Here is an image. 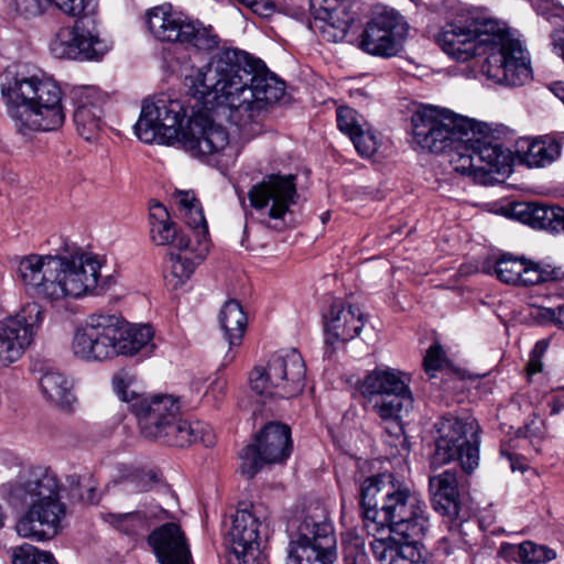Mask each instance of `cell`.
<instances>
[{
	"instance_id": "obj_1",
	"label": "cell",
	"mask_w": 564,
	"mask_h": 564,
	"mask_svg": "<svg viewBox=\"0 0 564 564\" xmlns=\"http://www.w3.org/2000/svg\"><path fill=\"white\" fill-rule=\"evenodd\" d=\"M285 90V83L263 61L236 49L218 54L193 83L199 99L231 107L274 103Z\"/></svg>"
},
{
	"instance_id": "obj_2",
	"label": "cell",
	"mask_w": 564,
	"mask_h": 564,
	"mask_svg": "<svg viewBox=\"0 0 564 564\" xmlns=\"http://www.w3.org/2000/svg\"><path fill=\"white\" fill-rule=\"evenodd\" d=\"M361 503L368 531L376 539L420 541L426 534L425 506L392 474L367 479Z\"/></svg>"
},
{
	"instance_id": "obj_3",
	"label": "cell",
	"mask_w": 564,
	"mask_h": 564,
	"mask_svg": "<svg viewBox=\"0 0 564 564\" xmlns=\"http://www.w3.org/2000/svg\"><path fill=\"white\" fill-rule=\"evenodd\" d=\"M3 100L17 123L34 132H56L65 113L59 84L31 63H15L3 74Z\"/></svg>"
},
{
	"instance_id": "obj_4",
	"label": "cell",
	"mask_w": 564,
	"mask_h": 564,
	"mask_svg": "<svg viewBox=\"0 0 564 564\" xmlns=\"http://www.w3.org/2000/svg\"><path fill=\"white\" fill-rule=\"evenodd\" d=\"M18 273L31 294L48 299L74 298L96 288L102 264L89 254L29 255L21 260Z\"/></svg>"
},
{
	"instance_id": "obj_5",
	"label": "cell",
	"mask_w": 564,
	"mask_h": 564,
	"mask_svg": "<svg viewBox=\"0 0 564 564\" xmlns=\"http://www.w3.org/2000/svg\"><path fill=\"white\" fill-rule=\"evenodd\" d=\"M154 336L151 325L129 323L113 314H95L75 334L73 351L83 361H111L139 353Z\"/></svg>"
},
{
	"instance_id": "obj_6",
	"label": "cell",
	"mask_w": 564,
	"mask_h": 564,
	"mask_svg": "<svg viewBox=\"0 0 564 564\" xmlns=\"http://www.w3.org/2000/svg\"><path fill=\"white\" fill-rule=\"evenodd\" d=\"M417 145L429 154H447L466 145L492 141L498 128L454 113L447 108L422 105L411 119Z\"/></svg>"
},
{
	"instance_id": "obj_7",
	"label": "cell",
	"mask_w": 564,
	"mask_h": 564,
	"mask_svg": "<svg viewBox=\"0 0 564 564\" xmlns=\"http://www.w3.org/2000/svg\"><path fill=\"white\" fill-rule=\"evenodd\" d=\"M507 27L497 19H458L439 32L437 42L452 60L469 62L484 58Z\"/></svg>"
},
{
	"instance_id": "obj_8",
	"label": "cell",
	"mask_w": 564,
	"mask_h": 564,
	"mask_svg": "<svg viewBox=\"0 0 564 564\" xmlns=\"http://www.w3.org/2000/svg\"><path fill=\"white\" fill-rule=\"evenodd\" d=\"M483 59L485 77L497 85L516 89L534 80L533 63L526 41L509 26Z\"/></svg>"
},
{
	"instance_id": "obj_9",
	"label": "cell",
	"mask_w": 564,
	"mask_h": 564,
	"mask_svg": "<svg viewBox=\"0 0 564 564\" xmlns=\"http://www.w3.org/2000/svg\"><path fill=\"white\" fill-rule=\"evenodd\" d=\"M450 165L454 171L483 184L504 183L512 177L516 158L511 149L481 141L452 151Z\"/></svg>"
},
{
	"instance_id": "obj_10",
	"label": "cell",
	"mask_w": 564,
	"mask_h": 564,
	"mask_svg": "<svg viewBox=\"0 0 564 564\" xmlns=\"http://www.w3.org/2000/svg\"><path fill=\"white\" fill-rule=\"evenodd\" d=\"M435 440V461L438 464L459 461L466 474H472L479 468L481 429L473 418H442L435 429Z\"/></svg>"
},
{
	"instance_id": "obj_11",
	"label": "cell",
	"mask_w": 564,
	"mask_h": 564,
	"mask_svg": "<svg viewBox=\"0 0 564 564\" xmlns=\"http://www.w3.org/2000/svg\"><path fill=\"white\" fill-rule=\"evenodd\" d=\"M114 41L101 21L92 16L80 18L73 26L54 36L50 52L54 58L77 62L102 61L113 49Z\"/></svg>"
},
{
	"instance_id": "obj_12",
	"label": "cell",
	"mask_w": 564,
	"mask_h": 564,
	"mask_svg": "<svg viewBox=\"0 0 564 564\" xmlns=\"http://www.w3.org/2000/svg\"><path fill=\"white\" fill-rule=\"evenodd\" d=\"M186 114L180 103L154 97L144 104L135 126L136 136L147 145H173L181 139Z\"/></svg>"
},
{
	"instance_id": "obj_13",
	"label": "cell",
	"mask_w": 564,
	"mask_h": 564,
	"mask_svg": "<svg viewBox=\"0 0 564 564\" xmlns=\"http://www.w3.org/2000/svg\"><path fill=\"white\" fill-rule=\"evenodd\" d=\"M362 394L376 414L385 420H401L414 408V395L396 373L374 371L362 384Z\"/></svg>"
},
{
	"instance_id": "obj_14",
	"label": "cell",
	"mask_w": 564,
	"mask_h": 564,
	"mask_svg": "<svg viewBox=\"0 0 564 564\" xmlns=\"http://www.w3.org/2000/svg\"><path fill=\"white\" fill-rule=\"evenodd\" d=\"M336 537L328 518L314 515L303 520L288 548L287 562L297 564L333 563Z\"/></svg>"
},
{
	"instance_id": "obj_15",
	"label": "cell",
	"mask_w": 564,
	"mask_h": 564,
	"mask_svg": "<svg viewBox=\"0 0 564 564\" xmlns=\"http://www.w3.org/2000/svg\"><path fill=\"white\" fill-rule=\"evenodd\" d=\"M147 23L153 35L162 41L192 43L200 48H212L218 41L199 21L170 4L151 8Z\"/></svg>"
},
{
	"instance_id": "obj_16",
	"label": "cell",
	"mask_w": 564,
	"mask_h": 564,
	"mask_svg": "<svg viewBox=\"0 0 564 564\" xmlns=\"http://www.w3.org/2000/svg\"><path fill=\"white\" fill-rule=\"evenodd\" d=\"M409 29L407 20L395 9L378 8L362 32L360 48L374 57H395L404 49Z\"/></svg>"
},
{
	"instance_id": "obj_17",
	"label": "cell",
	"mask_w": 564,
	"mask_h": 564,
	"mask_svg": "<svg viewBox=\"0 0 564 564\" xmlns=\"http://www.w3.org/2000/svg\"><path fill=\"white\" fill-rule=\"evenodd\" d=\"M43 314L37 303H29L14 316L0 321V367L23 359L36 339Z\"/></svg>"
},
{
	"instance_id": "obj_18",
	"label": "cell",
	"mask_w": 564,
	"mask_h": 564,
	"mask_svg": "<svg viewBox=\"0 0 564 564\" xmlns=\"http://www.w3.org/2000/svg\"><path fill=\"white\" fill-rule=\"evenodd\" d=\"M266 396L282 399L298 397L306 385L307 366L295 349H282L264 367Z\"/></svg>"
},
{
	"instance_id": "obj_19",
	"label": "cell",
	"mask_w": 564,
	"mask_h": 564,
	"mask_svg": "<svg viewBox=\"0 0 564 564\" xmlns=\"http://www.w3.org/2000/svg\"><path fill=\"white\" fill-rule=\"evenodd\" d=\"M297 192L294 176L274 173L255 184L248 192V201L254 210H268L269 218L278 221L294 206Z\"/></svg>"
},
{
	"instance_id": "obj_20",
	"label": "cell",
	"mask_w": 564,
	"mask_h": 564,
	"mask_svg": "<svg viewBox=\"0 0 564 564\" xmlns=\"http://www.w3.org/2000/svg\"><path fill=\"white\" fill-rule=\"evenodd\" d=\"M495 274L503 284L513 287H534L563 277L561 266L512 255L497 260Z\"/></svg>"
},
{
	"instance_id": "obj_21",
	"label": "cell",
	"mask_w": 564,
	"mask_h": 564,
	"mask_svg": "<svg viewBox=\"0 0 564 564\" xmlns=\"http://www.w3.org/2000/svg\"><path fill=\"white\" fill-rule=\"evenodd\" d=\"M65 515L67 509L60 498L37 503L19 520L17 533L31 540H51L60 533Z\"/></svg>"
},
{
	"instance_id": "obj_22",
	"label": "cell",
	"mask_w": 564,
	"mask_h": 564,
	"mask_svg": "<svg viewBox=\"0 0 564 564\" xmlns=\"http://www.w3.org/2000/svg\"><path fill=\"white\" fill-rule=\"evenodd\" d=\"M181 139L202 155L218 154L230 143L226 129L202 112L186 114Z\"/></svg>"
},
{
	"instance_id": "obj_23",
	"label": "cell",
	"mask_w": 564,
	"mask_h": 564,
	"mask_svg": "<svg viewBox=\"0 0 564 564\" xmlns=\"http://www.w3.org/2000/svg\"><path fill=\"white\" fill-rule=\"evenodd\" d=\"M354 0H311V15L320 35L341 42L353 26Z\"/></svg>"
},
{
	"instance_id": "obj_24",
	"label": "cell",
	"mask_w": 564,
	"mask_h": 564,
	"mask_svg": "<svg viewBox=\"0 0 564 564\" xmlns=\"http://www.w3.org/2000/svg\"><path fill=\"white\" fill-rule=\"evenodd\" d=\"M230 547L237 562L254 563L262 553V529L259 519L249 509L237 511L232 520Z\"/></svg>"
},
{
	"instance_id": "obj_25",
	"label": "cell",
	"mask_w": 564,
	"mask_h": 564,
	"mask_svg": "<svg viewBox=\"0 0 564 564\" xmlns=\"http://www.w3.org/2000/svg\"><path fill=\"white\" fill-rule=\"evenodd\" d=\"M505 218L522 223L531 229L551 235L563 234V209L561 206L534 202H512L500 212Z\"/></svg>"
},
{
	"instance_id": "obj_26",
	"label": "cell",
	"mask_w": 564,
	"mask_h": 564,
	"mask_svg": "<svg viewBox=\"0 0 564 564\" xmlns=\"http://www.w3.org/2000/svg\"><path fill=\"white\" fill-rule=\"evenodd\" d=\"M139 427L147 439L162 446L186 449L198 442L194 422L184 420L180 414L162 416Z\"/></svg>"
},
{
	"instance_id": "obj_27",
	"label": "cell",
	"mask_w": 564,
	"mask_h": 564,
	"mask_svg": "<svg viewBox=\"0 0 564 564\" xmlns=\"http://www.w3.org/2000/svg\"><path fill=\"white\" fill-rule=\"evenodd\" d=\"M336 124L340 132L350 139L357 154L367 159L376 155L379 149L377 134L361 114L349 106H341L336 111Z\"/></svg>"
},
{
	"instance_id": "obj_28",
	"label": "cell",
	"mask_w": 564,
	"mask_h": 564,
	"mask_svg": "<svg viewBox=\"0 0 564 564\" xmlns=\"http://www.w3.org/2000/svg\"><path fill=\"white\" fill-rule=\"evenodd\" d=\"M148 542L161 563L189 564L193 562L188 539L176 524L160 526L151 533Z\"/></svg>"
},
{
	"instance_id": "obj_29",
	"label": "cell",
	"mask_w": 564,
	"mask_h": 564,
	"mask_svg": "<svg viewBox=\"0 0 564 564\" xmlns=\"http://www.w3.org/2000/svg\"><path fill=\"white\" fill-rule=\"evenodd\" d=\"M516 161L529 169H544L555 164L562 155L561 141L555 137H524L518 139Z\"/></svg>"
},
{
	"instance_id": "obj_30",
	"label": "cell",
	"mask_w": 564,
	"mask_h": 564,
	"mask_svg": "<svg viewBox=\"0 0 564 564\" xmlns=\"http://www.w3.org/2000/svg\"><path fill=\"white\" fill-rule=\"evenodd\" d=\"M429 498L437 514L452 520L457 518L461 511V494L455 474L447 471L432 477Z\"/></svg>"
},
{
	"instance_id": "obj_31",
	"label": "cell",
	"mask_w": 564,
	"mask_h": 564,
	"mask_svg": "<svg viewBox=\"0 0 564 564\" xmlns=\"http://www.w3.org/2000/svg\"><path fill=\"white\" fill-rule=\"evenodd\" d=\"M375 559L382 563H422L428 551L420 541L376 539L371 544Z\"/></svg>"
},
{
	"instance_id": "obj_32",
	"label": "cell",
	"mask_w": 564,
	"mask_h": 564,
	"mask_svg": "<svg viewBox=\"0 0 564 564\" xmlns=\"http://www.w3.org/2000/svg\"><path fill=\"white\" fill-rule=\"evenodd\" d=\"M256 447L266 464L286 461L292 451L290 428L282 422H271L258 437Z\"/></svg>"
},
{
	"instance_id": "obj_33",
	"label": "cell",
	"mask_w": 564,
	"mask_h": 564,
	"mask_svg": "<svg viewBox=\"0 0 564 564\" xmlns=\"http://www.w3.org/2000/svg\"><path fill=\"white\" fill-rule=\"evenodd\" d=\"M365 327V317L362 310L352 305H344L332 312L329 322V331L336 342L347 343L356 339Z\"/></svg>"
},
{
	"instance_id": "obj_34",
	"label": "cell",
	"mask_w": 564,
	"mask_h": 564,
	"mask_svg": "<svg viewBox=\"0 0 564 564\" xmlns=\"http://www.w3.org/2000/svg\"><path fill=\"white\" fill-rule=\"evenodd\" d=\"M133 403V412L139 423L181 412V400L171 395L139 397Z\"/></svg>"
},
{
	"instance_id": "obj_35",
	"label": "cell",
	"mask_w": 564,
	"mask_h": 564,
	"mask_svg": "<svg viewBox=\"0 0 564 564\" xmlns=\"http://www.w3.org/2000/svg\"><path fill=\"white\" fill-rule=\"evenodd\" d=\"M23 488L32 503L31 506L59 498L60 494L57 477L48 469H36L30 472L25 477Z\"/></svg>"
},
{
	"instance_id": "obj_36",
	"label": "cell",
	"mask_w": 564,
	"mask_h": 564,
	"mask_svg": "<svg viewBox=\"0 0 564 564\" xmlns=\"http://www.w3.org/2000/svg\"><path fill=\"white\" fill-rule=\"evenodd\" d=\"M151 241L157 246H167L175 243L177 227L164 204L158 200L148 203Z\"/></svg>"
},
{
	"instance_id": "obj_37",
	"label": "cell",
	"mask_w": 564,
	"mask_h": 564,
	"mask_svg": "<svg viewBox=\"0 0 564 564\" xmlns=\"http://www.w3.org/2000/svg\"><path fill=\"white\" fill-rule=\"evenodd\" d=\"M42 392L53 404L72 410L77 405V394L72 379L59 373H49L41 379Z\"/></svg>"
},
{
	"instance_id": "obj_38",
	"label": "cell",
	"mask_w": 564,
	"mask_h": 564,
	"mask_svg": "<svg viewBox=\"0 0 564 564\" xmlns=\"http://www.w3.org/2000/svg\"><path fill=\"white\" fill-rule=\"evenodd\" d=\"M220 324L227 342L232 346L241 345L247 330V316L240 302L230 300L224 303Z\"/></svg>"
},
{
	"instance_id": "obj_39",
	"label": "cell",
	"mask_w": 564,
	"mask_h": 564,
	"mask_svg": "<svg viewBox=\"0 0 564 564\" xmlns=\"http://www.w3.org/2000/svg\"><path fill=\"white\" fill-rule=\"evenodd\" d=\"M173 203L180 218L186 222L193 230L205 231L206 220L202 204L191 190H179L173 193Z\"/></svg>"
},
{
	"instance_id": "obj_40",
	"label": "cell",
	"mask_w": 564,
	"mask_h": 564,
	"mask_svg": "<svg viewBox=\"0 0 564 564\" xmlns=\"http://www.w3.org/2000/svg\"><path fill=\"white\" fill-rule=\"evenodd\" d=\"M197 265V262L187 252L170 253L165 262V277L168 286L171 288L182 286L192 276Z\"/></svg>"
},
{
	"instance_id": "obj_41",
	"label": "cell",
	"mask_w": 564,
	"mask_h": 564,
	"mask_svg": "<svg viewBox=\"0 0 564 564\" xmlns=\"http://www.w3.org/2000/svg\"><path fill=\"white\" fill-rule=\"evenodd\" d=\"M114 392L124 403H133L140 397L136 375L129 370L117 372L113 378Z\"/></svg>"
},
{
	"instance_id": "obj_42",
	"label": "cell",
	"mask_w": 564,
	"mask_h": 564,
	"mask_svg": "<svg viewBox=\"0 0 564 564\" xmlns=\"http://www.w3.org/2000/svg\"><path fill=\"white\" fill-rule=\"evenodd\" d=\"M518 556L523 563H548L557 558V552L535 542L526 541L519 546Z\"/></svg>"
},
{
	"instance_id": "obj_43",
	"label": "cell",
	"mask_w": 564,
	"mask_h": 564,
	"mask_svg": "<svg viewBox=\"0 0 564 564\" xmlns=\"http://www.w3.org/2000/svg\"><path fill=\"white\" fill-rule=\"evenodd\" d=\"M14 563L20 564H36V563H56L57 560L54 558L52 553L38 549L36 547L24 545L15 550Z\"/></svg>"
},
{
	"instance_id": "obj_44",
	"label": "cell",
	"mask_w": 564,
	"mask_h": 564,
	"mask_svg": "<svg viewBox=\"0 0 564 564\" xmlns=\"http://www.w3.org/2000/svg\"><path fill=\"white\" fill-rule=\"evenodd\" d=\"M265 464L256 446H249L243 450L241 468L246 477H255Z\"/></svg>"
},
{
	"instance_id": "obj_45",
	"label": "cell",
	"mask_w": 564,
	"mask_h": 564,
	"mask_svg": "<svg viewBox=\"0 0 564 564\" xmlns=\"http://www.w3.org/2000/svg\"><path fill=\"white\" fill-rule=\"evenodd\" d=\"M444 364V353L442 347L438 344L431 345L425 357H423V368L426 373L436 374L441 371Z\"/></svg>"
},
{
	"instance_id": "obj_46",
	"label": "cell",
	"mask_w": 564,
	"mask_h": 564,
	"mask_svg": "<svg viewBox=\"0 0 564 564\" xmlns=\"http://www.w3.org/2000/svg\"><path fill=\"white\" fill-rule=\"evenodd\" d=\"M50 2L62 10L63 13L80 17L85 15L91 0H50Z\"/></svg>"
},
{
	"instance_id": "obj_47",
	"label": "cell",
	"mask_w": 564,
	"mask_h": 564,
	"mask_svg": "<svg viewBox=\"0 0 564 564\" xmlns=\"http://www.w3.org/2000/svg\"><path fill=\"white\" fill-rule=\"evenodd\" d=\"M238 3L252 10L256 15L270 17L275 13V6L271 0H237Z\"/></svg>"
},
{
	"instance_id": "obj_48",
	"label": "cell",
	"mask_w": 564,
	"mask_h": 564,
	"mask_svg": "<svg viewBox=\"0 0 564 564\" xmlns=\"http://www.w3.org/2000/svg\"><path fill=\"white\" fill-rule=\"evenodd\" d=\"M195 431H197L198 442L204 444L205 447H213L216 442L214 431L203 422H194Z\"/></svg>"
},
{
	"instance_id": "obj_49",
	"label": "cell",
	"mask_w": 564,
	"mask_h": 564,
	"mask_svg": "<svg viewBox=\"0 0 564 564\" xmlns=\"http://www.w3.org/2000/svg\"><path fill=\"white\" fill-rule=\"evenodd\" d=\"M563 36L562 25L553 30L551 34V46L553 47V52H555L559 58L562 56Z\"/></svg>"
},
{
	"instance_id": "obj_50",
	"label": "cell",
	"mask_w": 564,
	"mask_h": 564,
	"mask_svg": "<svg viewBox=\"0 0 564 564\" xmlns=\"http://www.w3.org/2000/svg\"><path fill=\"white\" fill-rule=\"evenodd\" d=\"M549 90L553 95H556V97H558L560 101H562L564 94V86L562 81L555 82L549 85Z\"/></svg>"
},
{
	"instance_id": "obj_51",
	"label": "cell",
	"mask_w": 564,
	"mask_h": 564,
	"mask_svg": "<svg viewBox=\"0 0 564 564\" xmlns=\"http://www.w3.org/2000/svg\"><path fill=\"white\" fill-rule=\"evenodd\" d=\"M541 362L540 361H530L527 367L528 376H533L541 372Z\"/></svg>"
},
{
	"instance_id": "obj_52",
	"label": "cell",
	"mask_w": 564,
	"mask_h": 564,
	"mask_svg": "<svg viewBox=\"0 0 564 564\" xmlns=\"http://www.w3.org/2000/svg\"><path fill=\"white\" fill-rule=\"evenodd\" d=\"M6 523V514L2 505H0V529L4 527Z\"/></svg>"
},
{
	"instance_id": "obj_53",
	"label": "cell",
	"mask_w": 564,
	"mask_h": 564,
	"mask_svg": "<svg viewBox=\"0 0 564 564\" xmlns=\"http://www.w3.org/2000/svg\"><path fill=\"white\" fill-rule=\"evenodd\" d=\"M0 403H2V398H0Z\"/></svg>"
}]
</instances>
